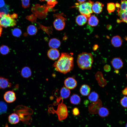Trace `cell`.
<instances>
[{
    "instance_id": "obj_1",
    "label": "cell",
    "mask_w": 127,
    "mask_h": 127,
    "mask_svg": "<svg viewBox=\"0 0 127 127\" xmlns=\"http://www.w3.org/2000/svg\"><path fill=\"white\" fill-rule=\"evenodd\" d=\"M74 64L73 57L68 53L63 52L53 66L56 71L65 74L73 69Z\"/></svg>"
},
{
    "instance_id": "obj_2",
    "label": "cell",
    "mask_w": 127,
    "mask_h": 127,
    "mask_svg": "<svg viewBox=\"0 0 127 127\" xmlns=\"http://www.w3.org/2000/svg\"><path fill=\"white\" fill-rule=\"evenodd\" d=\"M93 61V57L91 53L83 52L77 56L78 65L80 68L82 70L91 69Z\"/></svg>"
},
{
    "instance_id": "obj_3",
    "label": "cell",
    "mask_w": 127,
    "mask_h": 127,
    "mask_svg": "<svg viewBox=\"0 0 127 127\" xmlns=\"http://www.w3.org/2000/svg\"><path fill=\"white\" fill-rule=\"evenodd\" d=\"M93 4V2L90 0L88 2L80 4L77 7L78 8L80 13L88 19L93 12L92 7Z\"/></svg>"
},
{
    "instance_id": "obj_4",
    "label": "cell",
    "mask_w": 127,
    "mask_h": 127,
    "mask_svg": "<svg viewBox=\"0 0 127 127\" xmlns=\"http://www.w3.org/2000/svg\"><path fill=\"white\" fill-rule=\"evenodd\" d=\"M16 21L9 14L4 15L0 19V26L7 28L14 27L16 25Z\"/></svg>"
},
{
    "instance_id": "obj_5",
    "label": "cell",
    "mask_w": 127,
    "mask_h": 127,
    "mask_svg": "<svg viewBox=\"0 0 127 127\" xmlns=\"http://www.w3.org/2000/svg\"><path fill=\"white\" fill-rule=\"evenodd\" d=\"M57 115L60 121H62L66 119L68 115V110L66 105L63 103V101L59 104L57 107L56 111L54 110Z\"/></svg>"
},
{
    "instance_id": "obj_6",
    "label": "cell",
    "mask_w": 127,
    "mask_h": 127,
    "mask_svg": "<svg viewBox=\"0 0 127 127\" xmlns=\"http://www.w3.org/2000/svg\"><path fill=\"white\" fill-rule=\"evenodd\" d=\"M65 20L66 19L63 16L55 19L53 23L54 28L59 31L63 29L65 25Z\"/></svg>"
},
{
    "instance_id": "obj_7",
    "label": "cell",
    "mask_w": 127,
    "mask_h": 127,
    "mask_svg": "<svg viewBox=\"0 0 127 127\" xmlns=\"http://www.w3.org/2000/svg\"><path fill=\"white\" fill-rule=\"evenodd\" d=\"M95 102L90 105L89 107L88 111L92 114H95L98 113V111L102 106V104L100 101Z\"/></svg>"
},
{
    "instance_id": "obj_8",
    "label": "cell",
    "mask_w": 127,
    "mask_h": 127,
    "mask_svg": "<svg viewBox=\"0 0 127 127\" xmlns=\"http://www.w3.org/2000/svg\"><path fill=\"white\" fill-rule=\"evenodd\" d=\"M64 84L66 88L69 89H72L77 86V83L74 78L72 77H69L65 80Z\"/></svg>"
},
{
    "instance_id": "obj_9",
    "label": "cell",
    "mask_w": 127,
    "mask_h": 127,
    "mask_svg": "<svg viewBox=\"0 0 127 127\" xmlns=\"http://www.w3.org/2000/svg\"><path fill=\"white\" fill-rule=\"evenodd\" d=\"M4 99L8 103H12L16 99L15 94L12 91H8L5 92L4 96Z\"/></svg>"
},
{
    "instance_id": "obj_10",
    "label": "cell",
    "mask_w": 127,
    "mask_h": 127,
    "mask_svg": "<svg viewBox=\"0 0 127 127\" xmlns=\"http://www.w3.org/2000/svg\"><path fill=\"white\" fill-rule=\"evenodd\" d=\"M111 64L115 70H118L120 69L123 66V61L119 57L113 58L111 61Z\"/></svg>"
},
{
    "instance_id": "obj_11",
    "label": "cell",
    "mask_w": 127,
    "mask_h": 127,
    "mask_svg": "<svg viewBox=\"0 0 127 127\" xmlns=\"http://www.w3.org/2000/svg\"><path fill=\"white\" fill-rule=\"evenodd\" d=\"M47 55L50 59L55 60L59 57L60 53L59 51L56 49L51 48L48 51Z\"/></svg>"
},
{
    "instance_id": "obj_12",
    "label": "cell",
    "mask_w": 127,
    "mask_h": 127,
    "mask_svg": "<svg viewBox=\"0 0 127 127\" xmlns=\"http://www.w3.org/2000/svg\"><path fill=\"white\" fill-rule=\"evenodd\" d=\"M104 4L101 3L96 1L93 4L92 7L93 12L95 14H99L102 11Z\"/></svg>"
},
{
    "instance_id": "obj_13",
    "label": "cell",
    "mask_w": 127,
    "mask_h": 127,
    "mask_svg": "<svg viewBox=\"0 0 127 127\" xmlns=\"http://www.w3.org/2000/svg\"><path fill=\"white\" fill-rule=\"evenodd\" d=\"M12 84L9 81V80L4 78L0 77V88L4 89L7 88L11 87Z\"/></svg>"
},
{
    "instance_id": "obj_14",
    "label": "cell",
    "mask_w": 127,
    "mask_h": 127,
    "mask_svg": "<svg viewBox=\"0 0 127 127\" xmlns=\"http://www.w3.org/2000/svg\"><path fill=\"white\" fill-rule=\"evenodd\" d=\"M111 43L114 46L116 47H118L121 45L122 40L119 36H116L112 38L111 40Z\"/></svg>"
},
{
    "instance_id": "obj_15",
    "label": "cell",
    "mask_w": 127,
    "mask_h": 127,
    "mask_svg": "<svg viewBox=\"0 0 127 127\" xmlns=\"http://www.w3.org/2000/svg\"><path fill=\"white\" fill-rule=\"evenodd\" d=\"M60 44L61 42L60 41L56 38L51 39L48 43L49 46L51 48L56 49L60 46Z\"/></svg>"
},
{
    "instance_id": "obj_16",
    "label": "cell",
    "mask_w": 127,
    "mask_h": 127,
    "mask_svg": "<svg viewBox=\"0 0 127 127\" xmlns=\"http://www.w3.org/2000/svg\"><path fill=\"white\" fill-rule=\"evenodd\" d=\"M88 19L83 15L77 16L75 19L76 23L79 25L82 26L85 24L87 22Z\"/></svg>"
},
{
    "instance_id": "obj_17",
    "label": "cell",
    "mask_w": 127,
    "mask_h": 127,
    "mask_svg": "<svg viewBox=\"0 0 127 127\" xmlns=\"http://www.w3.org/2000/svg\"><path fill=\"white\" fill-rule=\"evenodd\" d=\"M21 74V76L25 78H28L32 75V71L31 69L28 67L26 66L22 69Z\"/></svg>"
},
{
    "instance_id": "obj_18",
    "label": "cell",
    "mask_w": 127,
    "mask_h": 127,
    "mask_svg": "<svg viewBox=\"0 0 127 127\" xmlns=\"http://www.w3.org/2000/svg\"><path fill=\"white\" fill-rule=\"evenodd\" d=\"M91 88L87 84L82 85L80 89V92L83 95L86 96L88 95L90 93Z\"/></svg>"
},
{
    "instance_id": "obj_19",
    "label": "cell",
    "mask_w": 127,
    "mask_h": 127,
    "mask_svg": "<svg viewBox=\"0 0 127 127\" xmlns=\"http://www.w3.org/2000/svg\"><path fill=\"white\" fill-rule=\"evenodd\" d=\"M117 12L120 21H122L127 23V11H122L118 8Z\"/></svg>"
},
{
    "instance_id": "obj_20",
    "label": "cell",
    "mask_w": 127,
    "mask_h": 127,
    "mask_svg": "<svg viewBox=\"0 0 127 127\" xmlns=\"http://www.w3.org/2000/svg\"><path fill=\"white\" fill-rule=\"evenodd\" d=\"M88 24L92 26H97L99 22L98 19L95 16L92 15L88 19Z\"/></svg>"
},
{
    "instance_id": "obj_21",
    "label": "cell",
    "mask_w": 127,
    "mask_h": 127,
    "mask_svg": "<svg viewBox=\"0 0 127 127\" xmlns=\"http://www.w3.org/2000/svg\"><path fill=\"white\" fill-rule=\"evenodd\" d=\"M60 93L61 97L63 98L66 99L69 97L71 92L70 89L65 87H64L61 89Z\"/></svg>"
},
{
    "instance_id": "obj_22",
    "label": "cell",
    "mask_w": 127,
    "mask_h": 127,
    "mask_svg": "<svg viewBox=\"0 0 127 127\" xmlns=\"http://www.w3.org/2000/svg\"><path fill=\"white\" fill-rule=\"evenodd\" d=\"M8 120L12 124H16L19 121V118L18 115L16 113H12L8 117Z\"/></svg>"
},
{
    "instance_id": "obj_23",
    "label": "cell",
    "mask_w": 127,
    "mask_h": 127,
    "mask_svg": "<svg viewBox=\"0 0 127 127\" xmlns=\"http://www.w3.org/2000/svg\"><path fill=\"white\" fill-rule=\"evenodd\" d=\"M98 113L100 117H105L108 115L109 114V111L108 110L106 107H102L99 109Z\"/></svg>"
},
{
    "instance_id": "obj_24",
    "label": "cell",
    "mask_w": 127,
    "mask_h": 127,
    "mask_svg": "<svg viewBox=\"0 0 127 127\" xmlns=\"http://www.w3.org/2000/svg\"><path fill=\"white\" fill-rule=\"evenodd\" d=\"M70 101L71 103L74 105H77L80 102L81 98L78 95L74 94L71 97Z\"/></svg>"
},
{
    "instance_id": "obj_25",
    "label": "cell",
    "mask_w": 127,
    "mask_h": 127,
    "mask_svg": "<svg viewBox=\"0 0 127 127\" xmlns=\"http://www.w3.org/2000/svg\"><path fill=\"white\" fill-rule=\"evenodd\" d=\"M27 32L30 35H33L36 34L37 31L36 27L34 25H30L28 26L27 29Z\"/></svg>"
},
{
    "instance_id": "obj_26",
    "label": "cell",
    "mask_w": 127,
    "mask_h": 127,
    "mask_svg": "<svg viewBox=\"0 0 127 127\" xmlns=\"http://www.w3.org/2000/svg\"><path fill=\"white\" fill-rule=\"evenodd\" d=\"M89 99L91 101L95 102L97 101L99 98L98 94L95 91L92 92L88 95Z\"/></svg>"
},
{
    "instance_id": "obj_27",
    "label": "cell",
    "mask_w": 127,
    "mask_h": 127,
    "mask_svg": "<svg viewBox=\"0 0 127 127\" xmlns=\"http://www.w3.org/2000/svg\"><path fill=\"white\" fill-rule=\"evenodd\" d=\"M7 106L3 101H0V115L5 113L7 111Z\"/></svg>"
},
{
    "instance_id": "obj_28",
    "label": "cell",
    "mask_w": 127,
    "mask_h": 127,
    "mask_svg": "<svg viewBox=\"0 0 127 127\" xmlns=\"http://www.w3.org/2000/svg\"><path fill=\"white\" fill-rule=\"evenodd\" d=\"M9 7L6 5L3 8H0V19L4 15L7 14L9 12Z\"/></svg>"
},
{
    "instance_id": "obj_29",
    "label": "cell",
    "mask_w": 127,
    "mask_h": 127,
    "mask_svg": "<svg viewBox=\"0 0 127 127\" xmlns=\"http://www.w3.org/2000/svg\"><path fill=\"white\" fill-rule=\"evenodd\" d=\"M10 50L8 47L5 45H2L0 47V52L3 55H6L8 53Z\"/></svg>"
},
{
    "instance_id": "obj_30",
    "label": "cell",
    "mask_w": 127,
    "mask_h": 127,
    "mask_svg": "<svg viewBox=\"0 0 127 127\" xmlns=\"http://www.w3.org/2000/svg\"><path fill=\"white\" fill-rule=\"evenodd\" d=\"M115 9V4L112 3H108L107 4V9L109 13L113 12Z\"/></svg>"
},
{
    "instance_id": "obj_31",
    "label": "cell",
    "mask_w": 127,
    "mask_h": 127,
    "mask_svg": "<svg viewBox=\"0 0 127 127\" xmlns=\"http://www.w3.org/2000/svg\"><path fill=\"white\" fill-rule=\"evenodd\" d=\"M22 32L20 29L16 28L13 29L12 31V33L13 36L16 37L20 36L22 34Z\"/></svg>"
},
{
    "instance_id": "obj_32",
    "label": "cell",
    "mask_w": 127,
    "mask_h": 127,
    "mask_svg": "<svg viewBox=\"0 0 127 127\" xmlns=\"http://www.w3.org/2000/svg\"><path fill=\"white\" fill-rule=\"evenodd\" d=\"M118 8L122 11H127V0H121L120 7Z\"/></svg>"
},
{
    "instance_id": "obj_33",
    "label": "cell",
    "mask_w": 127,
    "mask_h": 127,
    "mask_svg": "<svg viewBox=\"0 0 127 127\" xmlns=\"http://www.w3.org/2000/svg\"><path fill=\"white\" fill-rule=\"evenodd\" d=\"M47 2V5L49 8H52L57 3L56 0H44Z\"/></svg>"
},
{
    "instance_id": "obj_34",
    "label": "cell",
    "mask_w": 127,
    "mask_h": 127,
    "mask_svg": "<svg viewBox=\"0 0 127 127\" xmlns=\"http://www.w3.org/2000/svg\"><path fill=\"white\" fill-rule=\"evenodd\" d=\"M121 105L125 108H127V96H124L120 100Z\"/></svg>"
},
{
    "instance_id": "obj_35",
    "label": "cell",
    "mask_w": 127,
    "mask_h": 127,
    "mask_svg": "<svg viewBox=\"0 0 127 127\" xmlns=\"http://www.w3.org/2000/svg\"><path fill=\"white\" fill-rule=\"evenodd\" d=\"M22 6L24 8L29 7L30 6V0H22Z\"/></svg>"
},
{
    "instance_id": "obj_36",
    "label": "cell",
    "mask_w": 127,
    "mask_h": 127,
    "mask_svg": "<svg viewBox=\"0 0 127 127\" xmlns=\"http://www.w3.org/2000/svg\"><path fill=\"white\" fill-rule=\"evenodd\" d=\"M72 112L73 114L75 116H77L79 113V110L77 107L74 108L72 110Z\"/></svg>"
},
{
    "instance_id": "obj_37",
    "label": "cell",
    "mask_w": 127,
    "mask_h": 127,
    "mask_svg": "<svg viewBox=\"0 0 127 127\" xmlns=\"http://www.w3.org/2000/svg\"><path fill=\"white\" fill-rule=\"evenodd\" d=\"M5 5L4 0H0V8H3Z\"/></svg>"
},
{
    "instance_id": "obj_38",
    "label": "cell",
    "mask_w": 127,
    "mask_h": 127,
    "mask_svg": "<svg viewBox=\"0 0 127 127\" xmlns=\"http://www.w3.org/2000/svg\"><path fill=\"white\" fill-rule=\"evenodd\" d=\"M122 94L125 95H127V86L122 91Z\"/></svg>"
},
{
    "instance_id": "obj_39",
    "label": "cell",
    "mask_w": 127,
    "mask_h": 127,
    "mask_svg": "<svg viewBox=\"0 0 127 127\" xmlns=\"http://www.w3.org/2000/svg\"><path fill=\"white\" fill-rule=\"evenodd\" d=\"M105 67H107V68H104V69H105V71H109L111 70V67H110L108 65H105Z\"/></svg>"
},
{
    "instance_id": "obj_40",
    "label": "cell",
    "mask_w": 127,
    "mask_h": 127,
    "mask_svg": "<svg viewBox=\"0 0 127 127\" xmlns=\"http://www.w3.org/2000/svg\"><path fill=\"white\" fill-rule=\"evenodd\" d=\"M11 15L12 18L15 19L17 18L18 17L17 14L16 13H14Z\"/></svg>"
},
{
    "instance_id": "obj_41",
    "label": "cell",
    "mask_w": 127,
    "mask_h": 127,
    "mask_svg": "<svg viewBox=\"0 0 127 127\" xmlns=\"http://www.w3.org/2000/svg\"><path fill=\"white\" fill-rule=\"evenodd\" d=\"M80 4L84 2L87 0H77Z\"/></svg>"
},
{
    "instance_id": "obj_42",
    "label": "cell",
    "mask_w": 127,
    "mask_h": 127,
    "mask_svg": "<svg viewBox=\"0 0 127 127\" xmlns=\"http://www.w3.org/2000/svg\"><path fill=\"white\" fill-rule=\"evenodd\" d=\"M115 5V7L118 8H119L120 6V5L118 3H116Z\"/></svg>"
},
{
    "instance_id": "obj_43",
    "label": "cell",
    "mask_w": 127,
    "mask_h": 127,
    "mask_svg": "<svg viewBox=\"0 0 127 127\" xmlns=\"http://www.w3.org/2000/svg\"><path fill=\"white\" fill-rule=\"evenodd\" d=\"M2 27L1 26H0V36H1L2 34Z\"/></svg>"
},
{
    "instance_id": "obj_44",
    "label": "cell",
    "mask_w": 127,
    "mask_h": 127,
    "mask_svg": "<svg viewBox=\"0 0 127 127\" xmlns=\"http://www.w3.org/2000/svg\"><path fill=\"white\" fill-rule=\"evenodd\" d=\"M125 127H127V123L126 124V126H125Z\"/></svg>"
},
{
    "instance_id": "obj_45",
    "label": "cell",
    "mask_w": 127,
    "mask_h": 127,
    "mask_svg": "<svg viewBox=\"0 0 127 127\" xmlns=\"http://www.w3.org/2000/svg\"><path fill=\"white\" fill-rule=\"evenodd\" d=\"M41 1H44V0H40Z\"/></svg>"
},
{
    "instance_id": "obj_46",
    "label": "cell",
    "mask_w": 127,
    "mask_h": 127,
    "mask_svg": "<svg viewBox=\"0 0 127 127\" xmlns=\"http://www.w3.org/2000/svg\"><path fill=\"white\" fill-rule=\"evenodd\" d=\"M126 77L127 79V75H126Z\"/></svg>"
}]
</instances>
